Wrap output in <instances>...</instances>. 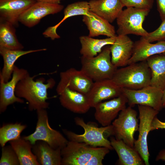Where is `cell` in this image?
Listing matches in <instances>:
<instances>
[{
    "instance_id": "8",
    "label": "cell",
    "mask_w": 165,
    "mask_h": 165,
    "mask_svg": "<svg viewBox=\"0 0 165 165\" xmlns=\"http://www.w3.org/2000/svg\"><path fill=\"white\" fill-rule=\"evenodd\" d=\"M150 9L146 8L127 7L122 10L117 18L118 35L134 34L145 37L148 32L142 24Z\"/></svg>"
},
{
    "instance_id": "36",
    "label": "cell",
    "mask_w": 165,
    "mask_h": 165,
    "mask_svg": "<svg viewBox=\"0 0 165 165\" xmlns=\"http://www.w3.org/2000/svg\"><path fill=\"white\" fill-rule=\"evenodd\" d=\"M156 160L165 161V149H163L160 151L156 158Z\"/></svg>"
},
{
    "instance_id": "27",
    "label": "cell",
    "mask_w": 165,
    "mask_h": 165,
    "mask_svg": "<svg viewBox=\"0 0 165 165\" xmlns=\"http://www.w3.org/2000/svg\"><path fill=\"white\" fill-rule=\"evenodd\" d=\"M116 37L99 39L89 36H81L79 38L81 44L80 53L84 57H95L101 52L104 47L113 44Z\"/></svg>"
},
{
    "instance_id": "22",
    "label": "cell",
    "mask_w": 165,
    "mask_h": 165,
    "mask_svg": "<svg viewBox=\"0 0 165 165\" xmlns=\"http://www.w3.org/2000/svg\"><path fill=\"white\" fill-rule=\"evenodd\" d=\"M111 145L118 157V163L120 165H143L144 162L138 151L134 147L126 144L123 141L112 137Z\"/></svg>"
},
{
    "instance_id": "11",
    "label": "cell",
    "mask_w": 165,
    "mask_h": 165,
    "mask_svg": "<svg viewBox=\"0 0 165 165\" xmlns=\"http://www.w3.org/2000/svg\"><path fill=\"white\" fill-rule=\"evenodd\" d=\"M29 73L24 69L15 65L11 79L5 82L0 79V113L4 112L8 107L15 103H23L24 101L17 97L15 91L16 85L21 79Z\"/></svg>"
},
{
    "instance_id": "20",
    "label": "cell",
    "mask_w": 165,
    "mask_h": 165,
    "mask_svg": "<svg viewBox=\"0 0 165 165\" xmlns=\"http://www.w3.org/2000/svg\"><path fill=\"white\" fill-rule=\"evenodd\" d=\"M82 21L89 31L88 36L93 37L99 35L115 37L114 27L108 21L90 11L87 15L83 16Z\"/></svg>"
},
{
    "instance_id": "25",
    "label": "cell",
    "mask_w": 165,
    "mask_h": 165,
    "mask_svg": "<svg viewBox=\"0 0 165 165\" xmlns=\"http://www.w3.org/2000/svg\"><path fill=\"white\" fill-rule=\"evenodd\" d=\"M89 11V2L87 1H79L69 4L64 10V16L62 19L56 25L47 28L43 33V35L52 40L59 38L60 37L57 33L56 30L64 20L73 16L86 15Z\"/></svg>"
},
{
    "instance_id": "26",
    "label": "cell",
    "mask_w": 165,
    "mask_h": 165,
    "mask_svg": "<svg viewBox=\"0 0 165 165\" xmlns=\"http://www.w3.org/2000/svg\"><path fill=\"white\" fill-rule=\"evenodd\" d=\"M146 60L151 73L150 85L163 91L165 88V53L154 55Z\"/></svg>"
},
{
    "instance_id": "13",
    "label": "cell",
    "mask_w": 165,
    "mask_h": 165,
    "mask_svg": "<svg viewBox=\"0 0 165 165\" xmlns=\"http://www.w3.org/2000/svg\"><path fill=\"white\" fill-rule=\"evenodd\" d=\"M128 100L122 93L119 96L97 104L95 107L94 117L102 126H109L119 113L125 108Z\"/></svg>"
},
{
    "instance_id": "31",
    "label": "cell",
    "mask_w": 165,
    "mask_h": 165,
    "mask_svg": "<svg viewBox=\"0 0 165 165\" xmlns=\"http://www.w3.org/2000/svg\"><path fill=\"white\" fill-rule=\"evenodd\" d=\"M0 165H19L18 158L14 150L10 145L2 147Z\"/></svg>"
},
{
    "instance_id": "12",
    "label": "cell",
    "mask_w": 165,
    "mask_h": 165,
    "mask_svg": "<svg viewBox=\"0 0 165 165\" xmlns=\"http://www.w3.org/2000/svg\"><path fill=\"white\" fill-rule=\"evenodd\" d=\"M60 80L56 88L57 92L68 88L87 94L94 81L81 70L71 68L60 73Z\"/></svg>"
},
{
    "instance_id": "9",
    "label": "cell",
    "mask_w": 165,
    "mask_h": 165,
    "mask_svg": "<svg viewBox=\"0 0 165 165\" xmlns=\"http://www.w3.org/2000/svg\"><path fill=\"white\" fill-rule=\"evenodd\" d=\"M140 123L138 130L139 135L135 140L134 148L138 152L146 165H149L150 154L148 148L147 137L153 119L159 111L147 106L138 105Z\"/></svg>"
},
{
    "instance_id": "28",
    "label": "cell",
    "mask_w": 165,
    "mask_h": 165,
    "mask_svg": "<svg viewBox=\"0 0 165 165\" xmlns=\"http://www.w3.org/2000/svg\"><path fill=\"white\" fill-rule=\"evenodd\" d=\"M18 158L20 165H40L32 151L33 145L22 137L9 142Z\"/></svg>"
},
{
    "instance_id": "7",
    "label": "cell",
    "mask_w": 165,
    "mask_h": 165,
    "mask_svg": "<svg viewBox=\"0 0 165 165\" xmlns=\"http://www.w3.org/2000/svg\"><path fill=\"white\" fill-rule=\"evenodd\" d=\"M75 124L82 127L84 132L78 134L66 129L62 131L68 141L85 143L95 147H105L113 149L110 141L105 136L109 126L98 127L91 123H86L83 119L78 117L74 118Z\"/></svg>"
},
{
    "instance_id": "17",
    "label": "cell",
    "mask_w": 165,
    "mask_h": 165,
    "mask_svg": "<svg viewBox=\"0 0 165 165\" xmlns=\"http://www.w3.org/2000/svg\"><path fill=\"white\" fill-rule=\"evenodd\" d=\"M36 2L35 0H0V19L17 27L20 16Z\"/></svg>"
},
{
    "instance_id": "3",
    "label": "cell",
    "mask_w": 165,
    "mask_h": 165,
    "mask_svg": "<svg viewBox=\"0 0 165 165\" xmlns=\"http://www.w3.org/2000/svg\"><path fill=\"white\" fill-rule=\"evenodd\" d=\"M151 70L146 60L117 69L112 79L121 88L138 90L150 85Z\"/></svg>"
},
{
    "instance_id": "32",
    "label": "cell",
    "mask_w": 165,
    "mask_h": 165,
    "mask_svg": "<svg viewBox=\"0 0 165 165\" xmlns=\"http://www.w3.org/2000/svg\"><path fill=\"white\" fill-rule=\"evenodd\" d=\"M144 37L150 42L165 41V19L162 21L158 28L152 32L148 33L146 36Z\"/></svg>"
},
{
    "instance_id": "15",
    "label": "cell",
    "mask_w": 165,
    "mask_h": 165,
    "mask_svg": "<svg viewBox=\"0 0 165 165\" xmlns=\"http://www.w3.org/2000/svg\"><path fill=\"white\" fill-rule=\"evenodd\" d=\"M122 94V88L112 79H107L94 82L86 95L91 107L94 108L98 103L117 97Z\"/></svg>"
},
{
    "instance_id": "6",
    "label": "cell",
    "mask_w": 165,
    "mask_h": 165,
    "mask_svg": "<svg viewBox=\"0 0 165 165\" xmlns=\"http://www.w3.org/2000/svg\"><path fill=\"white\" fill-rule=\"evenodd\" d=\"M36 111L37 121L35 131L28 136L22 137L33 145L37 141H42L55 149L61 150L66 145L68 140L59 131L50 127L46 109H40Z\"/></svg>"
},
{
    "instance_id": "18",
    "label": "cell",
    "mask_w": 165,
    "mask_h": 165,
    "mask_svg": "<svg viewBox=\"0 0 165 165\" xmlns=\"http://www.w3.org/2000/svg\"><path fill=\"white\" fill-rule=\"evenodd\" d=\"M134 43L127 35H117L114 43L110 46L111 61L116 67L128 65L132 57Z\"/></svg>"
},
{
    "instance_id": "5",
    "label": "cell",
    "mask_w": 165,
    "mask_h": 165,
    "mask_svg": "<svg viewBox=\"0 0 165 165\" xmlns=\"http://www.w3.org/2000/svg\"><path fill=\"white\" fill-rule=\"evenodd\" d=\"M137 113L129 106L121 111L118 117L109 126L105 134L107 136H112L116 139L123 141L132 147H134L135 132L138 130L139 124Z\"/></svg>"
},
{
    "instance_id": "38",
    "label": "cell",
    "mask_w": 165,
    "mask_h": 165,
    "mask_svg": "<svg viewBox=\"0 0 165 165\" xmlns=\"http://www.w3.org/2000/svg\"><path fill=\"white\" fill-rule=\"evenodd\" d=\"M162 105L163 108H165V88L163 92Z\"/></svg>"
},
{
    "instance_id": "29",
    "label": "cell",
    "mask_w": 165,
    "mask_h": 165,
    "mask_svg": "<svg viewBox=\"0 0 165 165\" xmlns=\"http://www.w3.org/2000/svg\"><path fill=\"white\" fill-rule=\"evenodd\" d=\"M14 27L10 23L0 19V47L14 50L24 48L17 38Z\"/></svg>"
},
{
    "instance_id": "30",
    "label": "cell",
    "mask_w": 165,
    "mask_h": 165,
    "mask_svg": "<svg viewBox=\"0 0 165 165\" xmlns=\"http://www.w3.org/2000/svg\"><path fill=\"white\" fill-rule=\"evenodd\" d=\"M26 125L20 123L3 124L0 128V145L2 147L8 142L20 138L22 132L27 127Z\"/></svg>"
},
{
    "instance_id": "33",
    "label": "cell",
    "mask_w": 165,
    "mask_h": 165,
    "mask_svg": "<svg viewBox=\"0 0 165 165\" xmlns=\"http://www.w3.org/2000/svg\"><path fill=\"white\" fill-rule=\"evenodd\" d=\"M123 6L127 7L146 8L151 9L153 0H120Z\"/></svg>"
},
{
    "instance_id": "4",
    "label": "cell",
    "mask_w": 165,
    "mask_h": 165,
    "mask_svg": "<svg viewBox=\"0 0 165 165\" xmlns=\"http://www.w3.org/2000/svg\"><path fill=\"white\" fill-rule=\"evenodd\" d=\"M110 46L104 47L95 57L81 58V70L94 82L112 79L118 68L112 62Z\"/></svg>"
},
{
    "instance_id": "14",
    "label": "cell",
    "mask_w": 165,
    "mask_h": 165,
    "mask_svg": "<svg viewBox=\"0 0 165 165\" xmlns=\"http://www.w3.org/2000/svg\"><path fill=\"white\" fill-rule=\"evenodd\" d=\"M64 8L60 4L36 2L20 16L19 22L29 28L38 24L46 16L60 12Z\"/></svg>"
},
{
    "instance_id": "23",
    "label": "cell",
    "mask_w": 165,
    "mask_h": 165,
    "mask_svg": "<svg viewBox=\"0 0 165 165\" xmlns=\"http://www.w3.org/2000/svg\"><path fill=\"white\" fill-rule=\"evenodd\" d=\"M61 150L55 149L46 142L38 141L33 145L32 151L40 165H61Z\"/></svg>"
},
{
    "instance_id": "21",
    "label": "cell",
    "mask_w": 165,
    "mask_h": 165,
    "mask_svg": "<svg viewBox=\"0 0 165 165\" xmlns=\"http://www.w3.org/2000/svg\"><path fill=\"white\" fill-rule=\"evenodd\" d=\"M90 11L110 23L116 19L124 7L120 0H90Z\"/></svg>"
},
{
    "instance_id": "19",
    "label": "cell",
    "mask_w": 165,
    "mask_h": 165,
    "mask_svg": "<svg viewBox=\"0 0 165 165\" xmlns=\"http://www.w3.org/2000/svg\"><path fill=\"white\" fill-rule=\"evenodd\" d=\"M165 53V40L151 43L144 37L134 43L133 53L128 65L146 60L154 55Z\"/></svg>"
},
{
    "instance_id": "10",
    "label": "cell",
    "mask_w": 165,
    "mask_h": 165,
    "mask_svg": "<svg viewBox=\"0 0 165 165\" xmlns=\"http://www.w3.org/2000/svg\"><path fill=\"white\" fill-rule=\"evenodd\" d=\"M122 93L128 100L129 106L136 105L150 107L159 111L163 108V91L150 85L138 90L122 88Z\"/></svg>"
},
{
    "instance_id": "16",
    "label": "cell",
    "mask_w": 165,
    "mask_h": 165,
    "mask_svg": "<svg viewBox=\"0 0 165 165\" xmlns=\"http://www.w3.org/2000/svg\"><path fill=\"white\" fill-rule=\"evenodd\" d=\"M57 93L61 105L73 112L84 114L91 108L86 94L67 88Z\"/></svg>"
},
{
    "instance_id": "37",
    "label": "cell",
    "mask_w": 165,
    "mask_h": 165,
    "mask_svg": "<svg viewBox=\"0 0 165 165\" xmlns=\"http://www.w3.org/2000/svg\"><path fill=\"white\" fill-rule=\"evenodd\" d=\"M37 2H41L52 4H60L61 1L63 0H35Z\"/></svg>"
},
{
    "instance_id": "35",
    "label": "cell",
    "mask_w": 165,
    "mask_h": 165,
    "mask_svg": "<svg viewBox=\"0 0 165 165\" xmlns=\"http://www.w3.org/2000/svg\"><path fill=\"white\" fill-rule=\"evenodd\" d=\"M159 129H165V122L160 121L156 116L153 119L152 121L151 131Z\"/></svg>"
},
{
    "instance_id": "34",
    "label": "cell",
    "mask_w": 165,
    "mask_h": 165,
    "mask_svg": "<svg viewBox=\"0 0 165 165\" xmlns=\"http://www.w3.org/2000/svg\"><path fill=\"white\" fill-rule=\"evenodd\" d=\"M157 10L162 21L165 19V0H156Z\"/></svg>"
},
{
    "instance_id": "2",
    "label": "cell",
    "mask_w": 165,
    "mask_h": 165,
    "mask_svg": "<svg viewBox=\"0 0 165 165\" xmlns=\"http://www.w3.org/2000/svg\"><path fill=\"white\" fill-rule=\"evenodd\" d=\"M110 149L85 143L68 141L61 149L62 165H102Z\"/></svg>"
},
{
    "instance_id": "1",
    "label": "cell",
    "mask_w": 165,
    "mask_h": 165,
    "mask_svg": "<svg viewBox=\"0 0 165 165\" xmlns=\"http://www.w3.org/2000/svg\"><path fill=\"white\" fill-rule=\"evenodd\" d=\"M36 75L31 76L28 74L17 84L15 94L18 97L23 98L28 103L30 111L42 109H46L49 105L47 101L48 90L55 86L56 82L52 78L48 79L45 83V79L41 77L34 80Z\"/></svg>"
},
{
    "instance_id": "24",
    "label": "cell",
    "mask_w": 165,
    "mask_h": 165,
    "mask_svg": "<svg viewBox=\"0 0 165 165\" xmlns=\"http://www.w3.org/2000/svg\"><path fill=\"white\" fill-rule=\"evenodd\" d=\"M43 48L35 50H14L0 47V54L3 60V66L0 73V79L7 82L12 78L14 64L20 57L31 53L45 51Z\"/></svg>"
}]
</instances>
